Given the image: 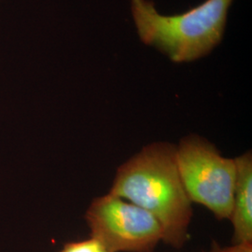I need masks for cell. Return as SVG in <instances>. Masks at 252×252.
Wrapping results in <instances>:
<instances>
[{
	"label": "cell",
	"mask_w": 252,
	"mask_h": 252,
	"mask_svg": "<svg viewBox=\"0 0 252 252\" xmlns=\"http://www.w3.org/2000/svg\"><path fill=\"white\" fill-rule=\"evenodd\" d=\"M109 193L151 213L162 226L164 243L180 249L188 240L192 203L180 179L176 146H145L118 168Z\"/></svg>",
	"instance_id": "obj_1"
},
{
	"label": "cell",
	"mask_w": 252,
	"mask_h": 252,
	"mask_svg": "<svg viewBox=\"0 0 252 252\" xmlns=\"http://www.w3.org/2000/svg\"><path fill=\"white\" fill-rule=\"evenodd\" d=\"M232 1L207 0L180 15L163 16L153 2L132 0V12L145 44L155 46L174 62H189L220 43Z\"/></svg>",
	"instance_id": "obj_2"
},
{
	"label": "cell",
	"mask_w": 252,
	"mask_h": 252,
	"mask_svg": "<svg viewBox=\"0 0 252 252\" xmlns=\"http://www.w3.org/2000/svg\"><path fill=\"white\" fill-rule=\"evenodd\" d=\"M180 179L191 203L207 207L219 220L232 213L236 163L199 135L183 137L176 146Z\"/></svg>",
	"instance_id": "obj_3"
},
{
	"label": "cell",
	"mask_w": 252,
	"mask_h": 252,
	"mask_svg": "<svg viewBox=\"0 0 252 252\" xmlns=\"http://www.w3.org/2000/svg\"><path fill=\"white\" fill-rule=\"evenodd\" d=\"M85 220L90 237L110 252H153L162 241V226L151 213L109 192L93 200Z\"/></svg>",
	"instance_id": "obj_4"
},
{
	"label": "cell",
	"mask_w": 252,
	"mask_h": 252,
	"mask_svg": "<svg viewBox=\"0 0 252 252\" xmlns=\"http://www.w3.org/2000/svg\"><path fill=\"white\" fill-rule=\"evenodd\" d=\"M236 179L234 185L232 221L233 244L252 242V156L251 152L234 158Z\"/></svg>",
	"instance_id": "obj_5"
},
{
	"label": "cell",
	"mask_w": 252,
	"mask_h": 252,
	"mask_svg": "<svg viewBox=\"0 0 252 252\" xmlns=\"http://www.w3.org/2000/svg\"><path fill=\"white\" fill-rule=\"evenodd\" d=\"M60 252H110L102 244L93 237L88 239L71 241L63 245Z\"/></svg>",
	"instance_id": "obj_6"
},
{
	"label": "cell",
	"mask_w": 252,
	"mask_h": 252,
	"mask_svg": "<svg viewBox=\"0 0 252 252\" xmlns=\"http://www.w3.org/2000/svg\"><path fill=\"white\" fill-rule=\"evenodd\" d=\"M222 252H252V242L233 244V246L222 249Z\"/></svg>",
	"instance_id": "obj_7"
},
{
	"label": "cell",
	"mask_w": 252,
	"mask_h": 252,
	"mask_svg": "<svg viewBox=\"0 0 252 252\" xmlns=\"http://www.w3.org/2000/svg\"><path fill=\"white\" fill-rule=\"evenodd\" d=\"M222 252V248H220L216 243H214L213 246H212V248H211V250L209 252Z\"/></svg>",
	"instance_id": "obj_8"
}]
</instances>
